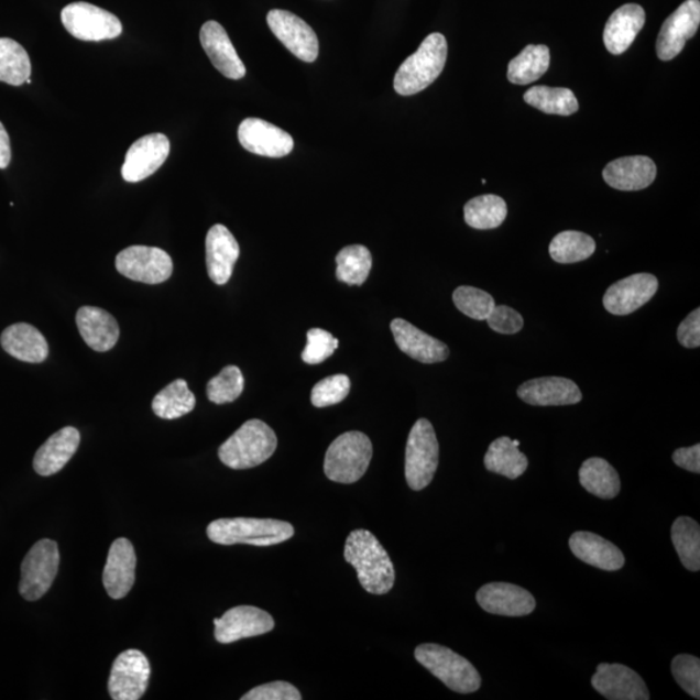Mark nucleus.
Returning a JSON list of instances; mask_svg holds the SVG:
<instances>
[{
	"instance_id": "nucleus-9",
	"label": "nucleus",
	"mask_w": 700,
	"mask_h": 700,
	"mask_svg": "<svg viewBox=\"0 0 700 700\" xmlns=\"http://www.w3.org/2000/svg\"><path fill=\"white\" fill-rule=\"evenodd\" d=\"M62 23L79 41L114 40L122 33V24L113 13L86 3H70L62 11Z\"/></svg>"
},
{
	"instance_id": "nucleus-19",
	"label": "nucleus",
	"mask_w": 700,
	"mask_h": 700,
	"mask_svg": "<svg viewBox=\"0 0 700 700\" xmlns=\"http://www.w3.org/2000/svg\"><path fill=\"white\" fill-rule=\"evenodd\" d=\"M593 688L610 700H648L650 691L637 672L623 665H602L597 667L592 678Z\"/></svg>"
},
{
	"instance_id": "nucleus-29",
	"label": "nucleus",
	"mask_w": 700,
	"mask_h": 700,
	"mask_svg": "<svg viewBox=\"0 0 700 700\" xmlns=\"http://www.w3.org/2000/svg\"><path fill=\"white\" fill-rule=\"evenodd\" d=\"M76 324L86 344L95 352H108L119 341V324L105 309L83 306L77 311Z\"/></svg>"
},
{
	"instance_id": "nucleus-33",
	"label": "nucleus",
	"mask_w": 700,
	"mask_h": 700,
	"mask_svg": "<svg viewBox=\"0 0 700 700\" xmlns=\"http://www.w3.org/2000/svg\"><path fill=\"white\" fill-rule=\"evenodd\" d=\"M550 68V50L545 45H528L508 64L507 78L514 85H529Z\"/></svg>"
},
{
	"instance_id": "nucleus-41",
	"label": "nucleus",
	"mask_w": 700,
	"mask_h": 700,
	"mask_svg": "<svg viewBox=\"0 0 700 700\" xmlns=\"http://www.w3.org/2000/svg\"><path fill=\"white\" fill-rule=\"evenodd\" d=\"M244 391V376L237 367H226L220 374L210 379L207 395L210 403L222 405L238 400Z\"/></svg>"
},
{
	"instance_id": "nucleus-28",
	"label": "nucleus",
	"mask_w": 700,
	"mask_h": 700,
	"mask_svg": "<svg viewBox=\"0 0 700 700\" xmlns=\"http://www.w3.org/2000/svg\"><path fill=\"white\" fill-rule=\"evenodd\" d=\"M81 442V435L75 427H65L57 431L36 450L33 467L41 477L55 475L62 471Z\"/></svg>"
},
{
	"instance_id": "nucleus-35",
	"label": "nucleus",
	"mask_w": 700,
	"mask_h": 700,
	"mask_svg": "<svg viewBox=\"0 0 700 700\" xmlns=\"http://www.w3.org/2000/svg\"><path fill=\"white\" fill-rule=\"evenodd\" d=\"M507 217L506 201L497 195H481L464 206V221L472 229H497Z\"/></svg>"
},
{
	"instance_id": "nucleus-44",
	"label": "nucleus",
	"mask_w": 700,
	"mask_h": 700,
	"mask_svg": "<svg viewBox=\"0 0 700 700\" xmlns=\"http://www.w3.org/2000/svg\"><path fill=\"white\" fill-rule=\"evenodd\" d=\"M306 347L302 354L304 362L309 364L322 363L333 354L339 347V340L322 328H311L306 333Z\"/></svg>"
},
{
	"instance_id": "nucleus-36",
	"label": "nucleus",
	"mask_w": 700,
	"mask_h": 700,
	"mask_svg": "<svg viewBox=\"0 0 700 700\" xmlns=\"http://www.w3.org/2000/svg\"><path fill=\"white\" fill-rule=\"evenodd\" d=\"M525 103L544 113L571 116L579 111V101L566 87L535 86L524 94Z\"/></svg>"
},
{
	"instance_id": "nucleus-42",
	"label": "nucleus",
	"mask_w": 700,
	"mask_h": 700,
	"mask_svg": "<svg viewBox=\"0 0 700 700\" xmlns=\"http://www.w3.org/2000/svg\"><path fill=\"white\" fill-rule=\"evenodd\" d=\"M453 302L459 311L477 320H486L495 306L492 295L470 286L458 287L453 294Z\"/></svg>"
},
{
	"instance_id": "nucleus-40",
	"label": "nucleus",
	"mask_w": 700,
	"mask_h": 700,
	"mask_svg": "<svg viewBox=\"0 0 700 700\" xmlns=\"http://www.w3.org/2000/svg\"><path fill=\"white\" fill-rule=\"evenodd\" d=\"M337 264V278L340 282L349 286H362L373 267V256L364 245H348L338 253Z\"/></svg>"
},
{
	"instance_id": "nucleus-12",
	"label": "nucleus",
	"mask_w": 700,
	"mask_h": 700,
	"mask_svg": "<svg viewBox=\"0 0 700 700\" xmlns=\"http://www.w3.org/2000/svg\"><path fill=\"white\" fill-rule=\"evenodd\" d=\"M266 20L270 31L292 54L306 63L316 61L319 53L317 34L303 19L288 11L272 10Z\"/></svg>"
},
{
	"instance_id": "nucleus-6",
	"label": "nucleus",
	"mask_w": 700,
	"mask_h": 700,
	"mask_svg": "<svg viewBox=\"0 0 700 700\" xmlns=\"http://www.w3.org/2000/svg\"><path fill=\"white\" fill-rule=\"evenodd\" d=\"M373 444L362 433L342 434L327 449L325 473L328 479L340 484H353L367 473Z\"/></svg>"
},
{
	"instance_id": "nucleus-4",
	"label": "nucleus",
	"mask_w": 700,
	"mask_h": 700,
	"mask_svg": "<svg viewBox=\"0 0 700 700\" xmlns=\"http://www.w3.org/2000/svg\"><path fill=\"white\" fill-rule=\"evenodd\" d=\"M207 535L211 543L225 546L247 544L267 548L294 537L295 529L283 521L233 517L211 522Z\"/></svg>"
},
{
	"instance_id": "nucleus-46",
	"label": "nucleus",
	"mask_w": 700,
	"mask_h": 700,
	"mask_svg": "<svg viewBox=\"0 0 700 700\" xmlns=\"http://www.w3.org/2000/svg\"><path fill=\"white\" fill-rule=\"evenodd\" d=\"M493 331L503 335H514L522 330L524 320L519 311L506 305H495L491 316L486 318Z\"/></svg>"
},
{
	"instance_id": "nucleus-3",
	"label": "nucleus",
	"mask_w": 700,
	"mask_h": 700,
	"mask_svg": "<svg viewBox=\"0 0 700 700\" xmlns=\"http://www.w3.org/2000/svg\"><path fill=\"white\" fill-rule=\"evenodd\" d=\"M448 57V42L440 33L427 36L417 50L401 64L396 76L395 90L404 97L426 90L441 75Z\"/></svg>"
},
{
	"instance_id": "nucleus-27",
	"label": "nucleus",
	"mask_w": 700,
	"mask_h": 700,
	"mask_svg": "<svg viewBox=\"0 0 700 700\" xmlns=\"http://www.w3.org/2000/svg\"><path fill=\"white\" fill-rule=\"evenodd\" d=\"M570 548L583 564L603 571H619L625 565L623 551L592 532H576L570 538Z\"/></svg>"
},
{
	"instance_id": "nucleus-14",
	"label": "nucleus",
	"mask_w": 700,
	"mask_h": 700,
	"mask_svg": "<svg viewBox=\"0 0 700 700\" xmlns=\"http://www.w3.org/2000/svg\"><path fill=\"white\" fill-rule=\"evenodd\" d=\"M171 153L169 138L162 133L140 138L129 149L122 165V178L136 184L155 174Z\"/></svg>"
},
{
	"instance_id": "nucleus-21",
	"label": "nucleus",
	"mask_w": 700,
	"mask_h": 700,
	"mask_svg": "<svg viewBox=\"0 0 700 700\" xmlns=\"http://www.w3.org/2000/svg\"><path fill=\"white\" fill-rule=\"evenodd\" d=\"M517 396L532 406L576 405L582 400L578 384L559 376L532 379L519 386Z\"/></svg>"
},
{
	"instance_id": "nucleus-48",
	"label": "nucleus",
	"mask_w": 700,
	"mask_h": 700,
	"mask_svg": "<svg viewBox=\"0 0 700 700\" xmlns=\"http://www.w3.org/2000/svg\"><path fill=\"white\" fill-rule=\"evenodd\" d=\"M678 342L685 348L696 349L700 346V309L692 310L677 330Z\"/></svg>"
},
{
	"instance_id": "nucleus-22",
	"label": "nucleus",
	"mask_w": 700,
	"mask_h": 700,
	"mask_svg": "<svg viewBox=\"0 0 700 700\" xmlns=\"http://www.w3.org/2000/svg\"><path fill=\"white\" fill-rule=\"evenodd\" d=\"M391 330L400 350L422 363H439L449 357V348L442 341L431 337L407 320H392Z\"/></svg>"
},
{
	"instance_id": "nucleus-20",
	"label": "nucleus",
	"mask_w": 700,
	"mask_h": 700,
	"mask_svg": "<svg viewBox=\"0 0 700 700\" xmlns=\"http://www.w3.org/2000/svg\"><path fill=\"white\" fill-rule=\"evenodd\" d=\"M136 556L128 538H117L109 549L103 583L113 600L125 598L135 582Z\"/></svg>"
},
{
	"instance_id": "nucleus-7",
	"label": "nucleus",
	"mask_w": 700,
	"mask_h": 700,
	"mask_svg": "<svg viewBox=\"0 0 700 700\" xmlns=\"http://www.w3.org/2000/svg\"><path fill=\"white\" fill-rule=\"evenodd\" d=\"M439 441L431 422H415L406 444L405 477L413 491L425 490L439 467Z\"/></svg>"
},
{
	"instance_id": "nucleus-8",
	"label": "nucleus",
	"mask_w": 700,
	"mask_h": 700,
	"mask_svg": "<svg viewBox=\"0 0 700 700\" xmlns=\"http://www.w3.org/2000/svg\"><path fill=\"white\" fill-rule=\"evenodd\" d=\"M61 554L53 539H41L36 543L21 565L20 594L26 601H39L45 595L55 581Z\"/></svg>"
},
{
	"instance_id": "nucleus-10",
	"label": "nucleus",
	"mask_w": 700,
	"mask_h": 700,
	"mask_svg": "<svg viewBox=\"0 0 700 700\" xmlns=\"http://www.w3.org/2000/svg\"><path fill=\"white\" fill-rule=\"evenodd\" d=\"M117 272L145 284H160L171 278L173 261L162 248L131 245L116 258Z\"/></svg>"
},
{
	"instance_id": "nucleus-26",
	"label": "nucleus",
	"mask_w": 700,
	"mask_h": 700,
	"mask_svg": "<svg viewBox=\"0 0 700 700\" xmlns=\"http://www.w3.org/2000/svg\"><path fill=\"white\" fill-rule=\"evenodd\" d=\"M656 173V165L650 157H620L604 167L603 179L620 192H639L653 185Z\"/></svg>"
},
{
	"instance_id": "nucleus-31",
	"label": "nucleus",
	"mask_w": 700,
	"mask_h": 700,
	"mask_svg": "<svg viewBox=\"0 0 700 700\" xmlns=\"http://www.w3.org/2000/svg\"><path fill=\"white\" fill-rule=\"evenodd\" d=\"M519 445V440L508 436L494 440L484 457L485 469L512 480L521 478L528 469V458L522 453Z\"/></svg>"
},
{
	"instance_id": "nucleus-11",
	"label": "nucleus",
	"mask_w": 700,
	"mask_h": 700,
	"mask_svg": "<svg viewBox=\"0 0 700 700\" xmlns=\"http://www.w3.org/2000/svg\"><path fill=\"white\" fill-rule=\"evenodd\" d=\"M151 678V665L140 650H127L117 656L108 691L114 700H138L147 690Z\"/></svg>"
},
{
	"instance_id": "nucleus-50",
	"label": "nucleus",
	"mask_w": 700,
	"mask_h": 700,
	"mask_svg": "<svg viewBox=\"0 0 700 700\" xmlns=\"http://www.w3.org/2000/svg\"><path fill=\"white\" fill-rule=\"evenodd\" d=\"M12 157L10 135L7 133L3 123L0 122V169H6L10 165Z\"/></svg>"
},
{
	"instance_id": "nucleus-45",
	"label": "nucleus",
	"mask_w": 700,
	"mask_h": 700,
	"mask_svg": "<svg viewBox=\"0 0 700 700\" xmlns=\"http://www.w3.org/2000/svg\"><path fill=\"white\" fill-rule=\"evenodd\" d=\"M672 675L680 687L692 698H700V660L681 654L672 660Z\"/></svg>"
},
{
	"instance_id": "nucleus-24",
	"label": "nucleus",
	"mask_w": 700,
	"mask_h": 700,
	"mask_svg": "<svg viewBox=\"0 0 700 700\" xmlns=\"http://www.w3.org/2000/svg\"><path fill=\"white\" fill-rule=\"evenodd\" d=\"M207 269L211 282L223 286L231 278L240 254L237 239L223 225H215L206 239Z\"/></svg>"
},
{
	"instance_id": "nucleus-16",
	"label": "nucleus",
	"mask_w": 700,
	"mask_h": 700,
	"mask_svg": "<svg viewBox=\"0 0 700 700\" xmlns=\"http://www.w3.org/2000/svg\"><path fill=\"white\" fill-rule=\"evenodd\" d=\"M215 637L220 644H232L244 638L272 632L275 622L269 612L253 606H238L220 619H215Z\"/></svg>"
},
{
	"instance_id": "nucleus-23",
	"label": "nucleus",
	"mask_w": 700,
	"mask_h": 700,
	"mask_svg": "<svg viewBox=\"0 0 700 700\" xmlns=\"http://www.w3.org/2000/svg\"><path fill=\"white\" fill-rule=\"evenodd\" d=\"M200 42L215 68L226 78L242 79L245 76V65L233 47L230 36L217 21H208L201 26Z\"/></svg>"
},
{
	"instance_id": "nucleus-37",
	"label": "nucleus",
	"mask_w": 700,
	"mask_h": 700,
	"mask_svg": "<svg viewBox=\"0 0 700 700\" xmlns=\"http://www.w3.org/2000/svg\"><path fill=\"white\" fill-rule=\"evenodd\" d=\"M670 535L682 566L691 572H698L700 570L699 524L689 516L677 517Z\"/></svg>"
},
{
	"instance_id": "nucleus-38",
	"label": "nucleus",
	"mask_w": 700,
	"mask_h": 700,
	"mask_svg": "<svg viewBox=\"0 0 700 700\" xmlns=\"http://www.w3.org/2000/svg\"><path fill=\"white\" fill-rule=\"evenodd\" d=\"M594 252V239L572 230L559 232L549 247L550 258L558 264H576L592 258Z\"/></svg>"
},
{
	"instance_id": "nucleus-17",
	"label": "nucleus",
	"mask_w": 700,
	"mask_h": 700,
	"mask_svg": "<svg viewBox=\"0 0 700 700\" xmlns=\"http://www.w3.org/2000/svg\"><path fill=\"white\" fill-rule=\"evenodd\" d=\"M238 138L242 147L254 155L280 158L294 150V138L287 131L261 119H245L240 123Z\"/></svg>"
},
{
	"instance_id": "nucleus-2",
	"label": "nucleus",
	"mask_w": 700,
	"mask_h": 700,
	"mask_svg": "<svg viewBox=\"0 0 700 700\" xmlns=\"http://www.w3.org/2000/svg\"><path fill=\"white\" fill-rule=\"evenodd\" d=\"M278 439L266 423L251 419L229 437L218 450V457L232 470L253 469L275 453Z\"/></svg>"
},
{
	"instance_id": "nucleus-34",
	"label": "nucleus",
	"mask_w": 700,
	"mask_h": 700,
	"mask_svg": "<svg viewBox=\"0 0 700 700\" xmlns=\"http://www.w3.org/2000/svg\"><path fill=\"white\" fill-rule=\"evenodd\" d=\"M195 405L196 398L187 382L178 379L157 393L152 401V411L158 418L172 420L192 413Z\"/></svg>"
},
{
	"instance_id": "nucleus-1",
	"label": "nucleus",
	"mask_w": 700,
	"mask_h": 700,
	"mask_svg": "<svg viewBox=\"0 0 700 700\" xmlns=\"http://www.w3.org/2000/svg\"><path fill=\"white\" fill-rule=\"evenodd\" d=\"M344 558L353 566L361 587L370 594H386L395 587L396 572L389 553L379 539L367 529L350 532Z\"/></svg>"
},
{
	"instance_id": "nucleus-15",
	"label": "nucleus",
	"mask_w": 700,
	"mask_h": 700,
	"mask_svg": "<svg viewBox=\"0 0 700 700\" xmlns=\"http://www.w3.org/2000/svg\"><path fill=\"white\" fill-rule=\"evenodd\" d=\"M656 276L639 273L619 281L603 296L604 309L614 316H628L652 300L658 292Z\"/></svg>"
},
{
	"instance_id": "nucleus-25",
	"label": "nucleus",
	"mask_w": 700,
	"mask_h": 700,
	"mask_svg": "<svg viewBox=\"0 0 700 700\" xmlns=\"http://www.w3.org/2000/svg\"><path fill=\"white\" fill-rule=\"evenodd\" d=\"M646 23V12L641 6L628 3L611 14L604 26L603 42L610 54L619 56L628 50Z\"/></svg>"
},
{
	"instance_id": "nucleus-39",
	"label": "nucleus",
	"mask_w": 700,
	"mask_h": 700,
	"mask_svg": "<svg viewBox=\"0 0 700 700\" xmlns=\"http://www.w3.org/2000/svg\"><path fill=\"white\" fill-rule=\"evenodd\" d=\"M31 75L32 63L25 48L11 39H0V81L21 86Z\"/></svg>"
},
{
	"instance_id": "nucleus-30",
	"label": "nucleus",
	"mask_w": 700,
	"mask_h": 700,
	"mask_svg": "<svg viewBox=\"0 0 700 700\" xmlns=\"http://www.w3.org/2000/svg\"><path fill=\"white\" fill-rule=\"evenodd\" d=\"M0 344L19 361L41 363L48 357L46 338L32 325L17 324L7 327L0 337Z\"/></svg>"
},
{
	"instance_id": "nucleus-13",
	"label": "nucleus",
	"mask_w": 700,
	"mask_h": 700,
	"mask_svg": "<svg viewBox=\"0 0 700 700\" xmlns=\"http://www.w3.org/2000/svg\"><path fill=\"white\" fill-rule=\"evenodd\" d=\"M699 25L700 2L687 0L670 14L660 29L656 41V54L660 61H674L680 55L687 42L698 32Z\"/></svg>"
},
{
	"instance_id": "nucleus-43",
	"label": "nucleus",
	"mask_w": 700,
	"mask_h": 700,
	"mask_svg": "<svg viewBox=\"0 0 700 700\" xmlns=\"http://www.w3.org/2000/svg\"><path fill=\"white\" fill-rule=\"evenodd\" d=\"M350 392V379L344 374L322 379L311 391V404L327 407L341 403Z\"/></svg>"
},
{
	"instance_id": "nucleus-18",
	"label": "nucleus",
	"mask_w": 700,
	"mask_h": 700,
	"mask_svg": "<svg viewBox=\"0 0 700 700\" xmlns=\"http://www.w3.org/2000/svg\"><path fill=\"white\" fill-rule=\"evenodd\" d=\"M477 601L488 614L527 616L536 609L535 597L528 590L508 582L486 583L479 589Z\"/></svg>"
},
{
	"instance_id": "nucleus-32",
	"label": "nucleus",
	"mask_w": 700,
	"mask_h": 700,
	"mask_svg": "<svg viewBox=\"0 0 700 700\" xmlns=\"http://www.w3.org/2000/svg\"><path fill=\"white\" fill-rule=\"evenodd\" d=\"M580 484L598 499L612 500L620 493V477L606 459L589 458L579 471Z\"/></svg>"
},
{
	"instance_id": "nucleus-5",
	"label": "nucleus",
	"mask_w": 700,
	"mask_h": 700,
	"mask_svg": "<svg viewBox=\"0 0 700 700\" xmlns=\"http://www.w3.org/2000/svg\"><path fill=\"white\" fill-rule=\"evenodd\" d=\"M415 659L459 694H471L481 687V677L471 663L449 647L423 644L415 648Z\"/></svg>"
},
{
	"instance_id": "nucleus-51",
	"label": "nucleus",
	"mask_w": 700,
	"mask_h": 700,
	"mask_svg": "<svg viewBox=\"0 0 700 700\" xmlns=\"http://www.w3.org/2000/svg\"><path fill=\"white\" fill-rule=\"evenodd\" d=\"M26 84H28V85H32V79H31V78H28V79H26Z\"/></svg>"
},
{
	"instance_id": "nucleus-49",
	"label": "nucleus",
	"mask_w": 700,
	"mask_h": 700,
	"mask_svg": "<svg viewBox=\"0 0 700 700\" xmlns=\"http://www.w3.org/2000/svg\"><path fill=\"white\" fill-rule=\"evenodd\" d=\"M674 462L689 472H700V445L677 449L672 456Z\"/></svg>"
},
{
	"instance_id": "nucleus-47",
	"label": "nucleus",
	"mask_w": 700,
	"mask_h": 700,
	"mask_svg": "<svg viewBox=\"0 0 700 700\" xmlns=\"http://www.w3.org/2000/svg\"><path fill=\"white\" fill-rule=\"evenodd\" d=\"M303 697L294 685L275 681L248 691L242 700H302Z\"/></svg>"
}]
</instances>
